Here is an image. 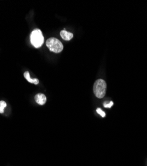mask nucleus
Wrapping results in <instances>:
<instances>
[{
	"instance_id": "1",
	"label": "nucleus",
	"mask_w": 147,
	"mask_h": 166,
	"mask_svg": "<svg viewBox=\"0 0 147 166\" xmlns=\"http://www.w3.org/2000/svg\"><path fill=\"white\" fill-rule=\"evenodd\" d=\"M107 84L103 79H98L94 84V92L97 98H103L106 93Z\"/></svg>"
},
{
	"instance_id": "2",
	"label": "nucleus",
	"mask_w": 147,
	"mask_h": 166,
	"mask_svg": "<svg viewBox=\"0 0 147 166\" xmlns=\"http://www.w3.org/2000/svg\"><path fill=\"white\" fill-rule=\"evenodd\" d=\"M31 42L35 48H39L44 43V37L39 29H35L31 34Z\"/></svg>"
},
{
	"instance_id": "3",
	"label": "nucleus",
	"mask_w": 147,
	"mask_h": 166,
	"mask_svg": "<svg viewBox=\"0 0 147 166\" xmlns=\"http://www.w3.org/2000/svg\"><path fill=\"white\" fill-rule=\"evenodd\" d=\"M47 46L52 52L59 53L63 50V45L58 39L56 38H49L47 41Z\"/></svg>"
},
{
	"instance_id": "4",
	"label": "nucleus",
	"mask_w": 147,
	"mask_h": 166,
	"mask_svg": "<svg viewBox=\"0 0 147 166\" xmlns=\"http://www.w3.org/2000/svg\"><path fill=\"white\" fill-rule=\"evenodd\" d=\"M35 99V101L37 102V103L39 105H44L47 102L46 96L44 94H41V93H39V94H37L36 95Z\"/></svg>"
},
{
	"instance_id": "5",
	"label": "nucleus",
	"mask_w": 147,
	"mask_h": 166,
	"mask_svg": "<svg viewBox=\"0 0 147 166\" xmlns=\"http://www.w3.org/2000/svg\"><path fill=\"white\" fill-rule=\"evenodd\" d=\"M61 36L64 40L70 41V39H72L73 34L72 33L66 31V30H62L61 32Z\"/></svg>"
},
{
	"instance_id": "6",
	"label": "nucleus",
	"mask_w": 147,
	"mask_h": 166,
	"mask_svg": "<svg viewBox=\"0 0 147 166\" xmlns=\"http://www.w3.org/2000/svg\"><path fill=\"white\" fill-rule=\"evenodd\" d=\"M24 77L26 78L27 80H28V82L31 83H33L35 84H38V83H39V81L37 79V78H31L30 77V74H29V72L28 71H26L25 73H24Z\"/></svg>"
},
{
	"instance_id": "7",
	"label": "nucleus",
	"mask_w": 147,
	"mask_h": 166,
	"mask_svg": "<svg viewBox=\"0 0 147 166\" xmlns=\"http://www.w3.org/2000/svg\"><path fill=\"white\" fill-rule=\"evenodd\" d=\"M6 106H7V104H6V102L5 101H0V113H4V111Z\"/></svg>"
},
{
	"instance_id": "8",
	"label": "nucleus",
	"mask_w": 147,
	"mask_h": 166,
	"mask_svg": "<svg viewBox=\"0 0 147 166\" xmlns=\"http://www.w3.org/2000/svg\"><path fill=\"white\" fill-rule=\"evenodd\" d=\"M113 105V102L112 101H110V102H105L104 104H103V106L105 108H111Z\"/></svg>"
},
{
	"instance_id": "9",
	"label": "nucleus",
	"mask_w": 147,
	"mask_h": 166,
	"mask_svg": "<svg viewBox=\"0 0 147 166\" xmlns=\"http://www.w3.org/2000/svg\"><path fill=\"white\" fill-rule=\"evenodd\" d=\"M96 111H97V112L100 114V116H101L102 117H105L106 116V113L104 112L102 110L101 108H97V110H96Z\"/></svg>"
}]
</instances>
